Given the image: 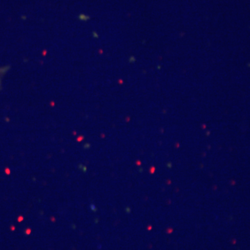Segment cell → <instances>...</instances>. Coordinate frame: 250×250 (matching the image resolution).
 Here are the masks:
<instances>
[{
    "label": "cell",
    "mask_w": 250,
    "mask_h": 250,
    "mask_svg": "<svg viewBox=\"0 0 250 250\" xmlns=\"http://www.w3.org/2000/svg\"><path fill=\"white\" fill-rule=\"evenodd\" d=\"M5 72H6V71H5V68H4V67L0 68V83H1V77H3Z\"/></svg>",
    "instance_id": "6da1fadb"
}]
</instances>
